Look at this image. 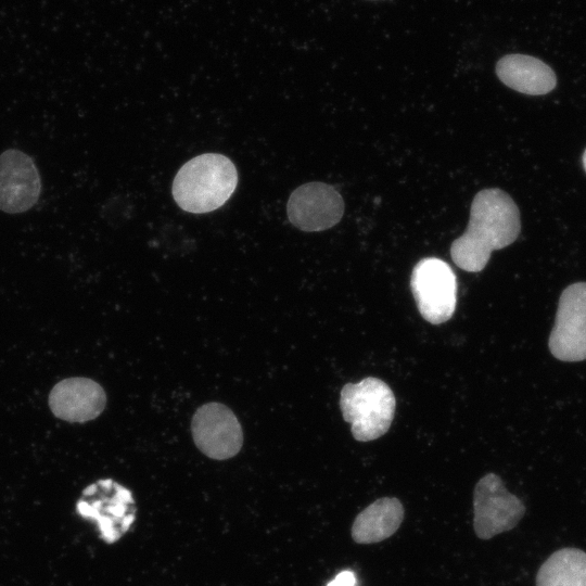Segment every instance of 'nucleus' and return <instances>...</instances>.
<instances>
[{"instance_id":"nucleus-1","label":"nucleus","mask_w":586,"mask_h":586,"mask_svg":"<svg viewBox=\"0 0 586 586\" xmlns=\"http://www.w3.org/2000/svg\"><path fill=\"white\" fill-rule=\"evenodd\" d=\"M520 230V212L510 195L497 188L481 190L472 201L464 233L451 243V258L461 269L479 272L491 253L514 242Z\"/></svg>"},{"instance_id":"nucleus-2","label":"nucleus","mask_w":586,"mask_h":586,"mask_svg":"<svg viewBox=\"0 0 586 586\" xmlns=\"http://www.w3.org/2000/svg\"><path fill=\"white\" fill-rule=\"evenodd\" d=\"M238 183L234 164L225 155L205 153L188 161L173 182V196L179 207L203 214L222 206Z\"/></svg>"},{"instance_id":"nucleus-3","label":"nucleus","mask_w":586,"mask_h":586,"mask_svg":"<svg viewBox=\"0 0 586 586\" xmlns=\"http://www.w3.org/2000/svg\"><path fill=\"white\" fill-rule=\"evenodd\" d=\"M396 400L391 387L378 378H366L347 383L340 396L343 418L352 425V434L359 442L377 440L391 426Z\"/></svg>"},{"instance_id":"nucleus-4","label":"nucleus","mask_w":586,"mask_h":586,"mask_svg":"<svg viewBox=\"0 0 586 586\" xmlns=\"http://www.w3.org/2000/svg\"><path fill=\"white\" fill-rule=\"evenodd\" d=\"M76 511L97 523L101 538L107 544L118 540L136 519L131 492L111 479L87 486L76 504Z\"/></svg>"},{"instance_id":"nucleus-5","label":"nucleus","mask_w":586,"mask_h":586,"mask_svg":"<svg viewBox=\"0 0 586 586\" xmlns=\"http://www.w3.org/2000/svg\"><path fill=\"white\" fill-rule=\"evenodd\" d=\"M410 288L424 320L440 324L450 319L457 303V279L447 263L436 257L418 262L411 272Z\"/></svg>"},{"instance_id":"nucleus-6","label":"nucleus","mask_w":586,"mask_h":586,"mask_svg":"<svg viewBox=\"0 0 586 586\" xmlns=\"http://www.w3.org/2000/svg\"><path fill=\"white\" fill-rule=\"evenodd\" d=\"M474 531L477 537L489 539L513 528L525 512L523 502L510 494L494 473L484 475L473 494Z\"/></svg>"},{"instance_id":"nucleus-7","label":"nucleus","mask_w":586,"mask_h":586,"mask_svg":"<svg viewBox=\"0 0 586 586\" xmlns=\"http://www.w3.org/2000/svg\"><path fill=\"white\" fill-rule=\"evenodd\" d=\"M548 345L560 360L586 359V282L563 290Z\"/></svg>"},{"instance_id":"nucleus-8","label":"nucleus","mask_w":586,"mask_h":586,"mask_svg":"<svg viewBox=\"0 0 586 586\" xmlns=\"http://www.w3.org/2000/svg\"><path fill=\"white\" fill-rule=\"evenodd\" d=\"M191 431L196 447L212 459H229L240 451L243 444L238 418L220 403H208L198 408Z\"/></svg>"},{"instance_id":"nucleus-9","label":"nucleus","mask_w":586,"mask_h":586,"mask_svg":"<svg viewBox=\"0 0 586 586\" xmlns=\"http://www.w3.org/2000/svg\"><path fill=\"white\" fill-rule=\"evenodd\" d=\"M289 220L304 231H322L335 226L344 213V201L330 184L309 182L295 189L286 205Z\"/></svg>"},{"instance_id":"nucleus-10","label":"nucleus","mask_w":586,"mask_h":586,"mask_svg":"<svg viewBox=\"0 0 586 586\" xmlns=\"http://www.w3.org/2000/svg\"><path fill=\"white\" fill-rule=\"evenodd\" d=\"M41 180L34 160L26 153L9 149L0 154V209L24 213L39 200Z\"/></svg>"},{"instance_id":"nucleus-11","label":"nucleus","mask_w":586,"mask_h":586,"mask_svg":"<svg viewBox=\"0 0 586 586\" xmlns=\"http://www.w3.org/2000/svg\"><path fill=\"white\" fill-rule=\"evenodd\" d=\"M106 395L95 381L74 377L56 383L49 395L52 413L68 422L84 423L95 419L104 410Z\"/></svg>"},{"instance_id":"nucleus-12","label":"nucleus","mask_w":586,"mask_h":586,"mask_svg":"<svg viewBox=\"0 0 586 586\" xmlns=\"http://www.w3.org/2000/svg\"><path fill=\"white\" fill-rule=\"evenodd\" d=\"M496 74L506 86L530 95L548 93L557 85L550 66L525 54L502 56L496 64Z\"/></svg>"},{"instance_id":"nucleus-13","label":"nucleus","mask_w":586,"mask_h":586,"mask_svg":"<svg viewBox=\"0 0 586 586\" xmlns=\"http://www.w3.org/2000/svg\"><path fill=\"white\" fill-rule=\"evenodd\" d=\"M403 519L404 508L398 499L380 498L356 517L352 526V537L358 544L384 540L398 530Z\"/></svg>"},{"instance_id":"nucleus-14","label":"nucleus","mask_w":586,"mask_h":586,"mask_svg":"<svg viewBox=\"0 0 586 586\" xmlns=\"http://www.w3.org/2000/svg\"><path fill=\"white\" fill-rule=\"evenodd\" d=\"M536 586H586V552L563 548L540 566Z\"/></svg>"},{"instance_id":"nucleus-15","label":"nucleus","mask_w":586,"mask_h":586,"mask_svg":"<svg viewBox=\"0 0 586 586\" xmlns=\"http://www.w3.org/2000/svg\"><path fill=\"white\" fill-rule=\"evenodd\" d=\"M356 574L351 570H343L327 586H356Z\"/></svg>"},{"instance_id":"nucleus-16","label":"nucleus","mask_w":586,"mask_h":586,"mask_svg":"<svg viewBox=\"0 0 586 586\" xmlns=\"http://www.w3.org/2000/svg\"><path fill=\"white\" fill-rule=\"evenodd\" d=\"M583 164H584V167H585V170H586V150H585L584 155H583Z\"/></svg>"}]
</instances>
